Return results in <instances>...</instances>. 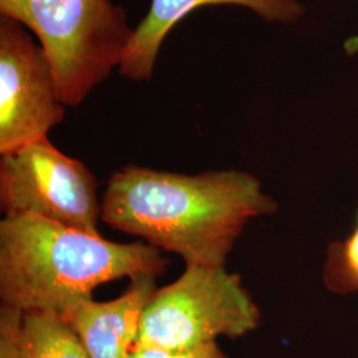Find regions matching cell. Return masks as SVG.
I'll list each match as a JSON object with an SVG mask.
<instances>
[{"mask_svg": "<svg viewBox=\"0 0 358 358\" xmlns=\"http://www.w3.org/2000/svg\"><path fill=\"white\" fill-rule=\"evenodd\" d=\"M64 117L43 47L20 22L0 15V154L48 138Z\"/></svg>", "mask_w": 358, "mask_h": 358, "instance_id": "obj_6", "label": "cell"}, {"mask_svg": "<svg viewBox=\"0 0 358 358\" xmlns=\"http://www.w3.org/2000/svg\"><path fill=\"white\" fill-rule=\"evenodd\" d=\"M20 358H90L75 329L62 315L24 312Z\"/></svg>", "mask_w": 358, "mask_h": 358, "instance_id": "obj_9", "label": "cell"}, {"mask_svg": "<svg viewBox=\"0 0 358 358\" xmlns=\"http://www.w3.org/2000/svg\"><path fill=\"white\" fill-rule=\"evenodd\" d=\"M206 6H239L271 23H294L304 15L297 0H152L134 35L118 73L133 81H149L164 41L186 16Z\"/></svg>", "mask_w": 358, "mask_h": 358, "instance_id": "obj_7", "label": "cell"}, {"mask_svg": "<svg viewBox=\"0 0 358 358\" xmlns=\"http://www.w3.org/2000/svg\"><path fill=\"white\" fill-rule=\"evenodd\" d=\"M322 278L325 287L334 294L358 292V215L353 232L328 248Z\"/></svg>", "mask_w": 358, "mask_h": 358, "instance_id": "obj_10", "label": "cell"}, {"mask_svg": "<svg viewBox=\"0 0 358 358\" xmlns=\"http://www.w3.org/2000/svg\"><path fill=\"white\" fill-rule=\"evenodd\" d=\"M167 264L149 243H115L29 214L0 222V297L22 312L66 319L103 282L158 276Z\"/></svg>", "mask_w": 358, "mask_h": 358, "instance_id": "obj_2", "label": "cell"}, {"mask_svg": "<svg viewBox=\"0 0 358 358\" xmlns=\"http://www.w3.org/2000/svg\"><path fill=\"white\" fill-rule=\"evenodd\" d=\"M131 358H229L217 343H210L185 350H166L158 348H137Z\"/></svg>", "mask_w": 358, "mask_h": 358, "instance_id": "obj_12", "label": "cell"}, {"mask_svg": "<svg viewBox=\"0 0 358 358\" xmlns=\"http://www.w3.org/2000/svg\"><path fill=\"white\" fill-rule=\"evenodd\" d=\"M0 15L36 36L65 106H78L103 84L134 35L125 8L112 0H0Z\"/></svg>", "mask_w": 358, "mask_h": 358, "instance_id": "obj_3", "label": "cell"}, {"mask_svg": "<svg viewBox=\"0 0 358 358\" xmlns=\"http://www.w3.org/2000/svg\"><path fill=\"white\" fill-rule=\"evenodd\" d=\"M0 206L4 215H36L100 235L97 180L48 138L1 155Z\"/></svg>", "mask_w": 358, "mask_h": 358, "instance_id": "obj_5", "label": "cell"}, {"mask_svg": "<svg viewBox=\"0 0 358 358\" xmlns=\"http://www.w3.org/2000/svg\"><path fill=\"white\" fill-rule=\"evenodd\" d=\"M23 313L20 309L0 308V358H20V328Z\"/></svg>", "mask_w": 358, "mask_h": 358, "instance_id": "obj_11", "label": "cell"}, {"mask_svg": "<svg viewBox=\"0 0 358 358\" xmlns=\"http://www.w3.org/2000/svg\"><path fill=\"white\" fill-rule=\"evenodd\" d=\"M276 207L262 182L241 170L187 176L128 165L109 178L101 220L177 254L186 266L226 267L247 223Z\"/></svg>", "mask_w": 358, "mask_h": 358, "instance_id": "obj_1", "label": "cell"}, {"mask_svg": "<svg viewBox=\"0 0 358 358\" xmlns=\"http://www.w3.org/2000/svg\"><path fill=\"white\" fill-rule=\"evenodd\" d=\"M260 322V309L239 275L226 267L186 266L176 282L152 296L137 348L192 349L217 337H243Z\"/></svg>", "mask_w": 358, "mask_h": 358, "instance_id": "obj_4", "label": "cell"}, {"mask_svg": "<svg viewBox=\"0 0 358 358\" xmlns=\"http://www.w3.org/2000/svg\"><path fill=\"white\" fill-rule=\"evenodd\" d=\"M155 279L157 275L136 276L117 299H92L66 317L90 358L133 357L143 312L157 291Z\"/></svg>", "mask_w": 358, "mask_h": 358, "instance_id": "obj_8", "label": "cell"}, {"mask_svg": "<svg viewBox=\"0 0 358 358\" xmlns=\"http://www.w3.org/2000/svg\"><path fill=\"white\" fill-rule=\"evenodd\" d=\"M345 50L348 53H353L358 50V36L349 38L345 43Z\"/></svg>", "mask_w": 358, "mask_h": 358, "instance_id": "obj_13", "label": "cell"}]
</instances>
